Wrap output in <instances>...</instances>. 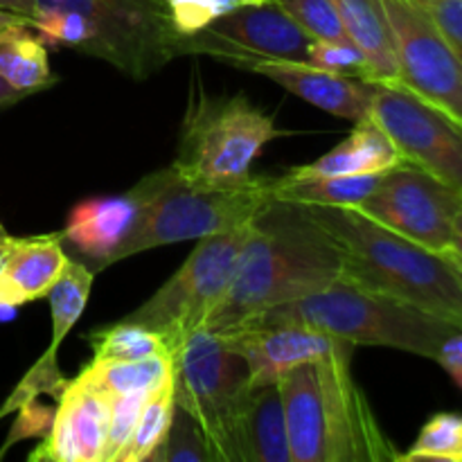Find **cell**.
<instances>
[{"label":"cell","instance_id":"obj_1","mask_svg":"<svg viewBox=\"0 0 462 462\" xmlns=\"http://www.w3.org/2000/svg\"><path fill=\"white\" fill-rule=\"evenodd\" d=\"M341 275V246L310 206L273 197L253 217L233 282L203 328L226 334L266 310L329 287Z\"/></svg>","mask_w":462,"mask_h":462},{"label":"cell","instance_id":"obj_2","mask_svg":"<svg viewBox=\"0 0 462 462\" xmlns=\"http://www.w3.org/2000/svg\"><path fill=\"white\" fill-rule=\"evenodd\" d=\"M355 343L341 341L278 382L287 415L291 462H400L352 374Z\"/></svg>","mask_w":462,"mask_h":462},{"label":"cell","instance_id":"obj_3","mask_svg":"<svg viewBox=\"0 0 462 462\" xmlns=\"http://www.w3.org/2000/svg\"><path fill=\"white\" fill-rule=\"evenodd\" d=\"M343 253V280L462 328V284L445 255L429 251L359 208L310 206Z\"/></svg>","mask_w":462,"mask_h":462},{"label":"cell","instance_id":"obj_4","mask_svg":"<svg viewBox=\"0 0 462 462\" xmlns=\"http://www.w3.org/2000/svg\"><path fill=\"white\" fill-rule=\"evenodd\" d=\"M275 183L278 176L251 174L228 188H199L180 179L171 165L152 171L134 185L138 219L111 264L149 248L242 228L275 197Z\"/></svg>","mask_w":462,"mask_h":462},{"label":"cell","instance_id":"obj_5","mask_svg":"<svg viewBox=\"0 0 462 462\" xmlns=\"http://www.w3.org/2000/svg\"><path fill=\"white\" fill-rule=\"evenodd\" d=\"M248 323L307 325L355 346L395 347L427 359H433L440 343L458 328L343 278L300 300L266 310Z\"/></svg>","mask_w":462,"mask_h":462},{"label":"cell","instance_id":"obj_6","mask_svg":"<svg viewBox=\"0 0 462 462\" xmlns=\"http://www.w3.org/2000/svg\"><path fill=\"white\" fill-rule=\"evenodd\" d=\"M273 116L246 95H208L192 88L179 134L176 158L179 176L199 188H228L251 176L262 149L282 138Z\"/></svg>","mask_w":462,"mask_h":462},{"label":"cell","instance_id":"obj_7","mask_svg":"<svg viewBox=\"0 0 462 462\" xmlns=\"http://www.w3.org/2000/svg\"><path fill=\"white\" fill-rule=\"evenodd\" d=\"M251 370L217 332L201 328L174 352V404L201 427L215 462H239L237 422Z\"/></svg>","mask_w":462,"mask_h":462},{"label":"cell","instance_id":"obj_8","mask_svg":"<svg viewBox=\"0 0 462 462\" xmlns=\"http://www.w3.org/2000/svg\"><path fill=\"white\" fill-rule=\"evenodd\" d=\"M251 221L242 228L199 239L180 269L125 319L161 334L174 355L189 334L206 325L208 316L228 291L251 233Z\"/></svg>","mask_w":462,"mask_h":462},{"label":"cell","instance_id":"obj_9","mask_svg":"<svg viewBox=\"0 0 462 462\" xmlns=\"http://www.w3.org/2000/svg\"><path fill=\"white\" fill-rule=\"evenodd\" d=\"M36 9H70L88 23V57L111 63L131 79H147L183 54L165 0H34Z\"/></svg>","mask_w":462,"mask_h":462},{"label":"cell","instance_id":"obj_10","mask_svg":"<svg viewBox=\"0 0 462 462\" xmlns=\"http://www.w3.org/2000/svg\"><path fill=\"white\" fill-rule=\"evenodd\" d=\"M370 117L388 134L406 162L462 194V122L400 84L377 81Z\"/></svg>","mask_w":462,"mask_h":462},{"label":"cell","instance_id":"obj_11","mask_svg":"<svg viewBox=\"0 0 462 462\" xmlns=\"http://www.w3.org/2000/svg\"><path fill=\"white\" fill-rule=\"evenodd\" d=\"M462 194L413 162H400L359 206L364 215L393 233L445 255L451 248Z\"/></svg>","mask_w":462,"mask_h":462},{"label":"cell","instance_id":"obj_12","mask_svg":"<svg viewBox=\"0 0 462 462\" xmlns=\"http://www.w3.org/2000/svg\"><path fill=\"white\" fill-rule=\"evenodd\" d=\"M395 39L400 81L424 102L462 122V61L415 0H383Z\"/></svg>","mask_w":462,"mask_h":462},{"label":"cell","instance_id":"obj_13","mask_svg":"<svg viewBox=\"0 0 462 462\" xmlns=\"http://www.w3.org/2000/svg\"><path fill=\"white\" fill-rule=\"evenodd\" d=\"M311 36L275 0L246 5L183 41V54H210L237 66L246 59L305 61Z\"/></svg>","mask_w":462,"mask_h":462},{"label":"cell","instance_id":"obj_14","mask_svg":"<svg viewBox=\"0 0 462 462\" xmlns=\"http://www.w3.org/2000/svg\"><path fill=\"white\" fill-rule=\"evenodd\" d=\"M219 337L244 356L251 370V386L278 383L293 368L323 359L343 341L296 323H246Z\"/></svg>","mask_w":462,"mask_h":462},{"label":"cell","instance_id":"obj_15","mask_svg":"<svg viewBox=\"0 0 462 462\" xmlns=\"http://www.w3.org/2000/svg\"><path fill=\"white\" fill-rule=\"evenodd\" d=\"M111 397L72 379L59 395L50 431L30 460L102 462L106 445Z\"/></svg>","mask_w":462,"mask_h":462},{"label":"cell","instance_id":"obj_16","mask_svg":"<svg viewBox=\"0 0 462 462\" xmlns=\"http://www.w3.org/2000/svg\"><path fill=\"white\" fill-rule=\"evenodd\" d=\"M235 68L269 77L271 81L310 102L311 106L346 117L355 125L370 117V104H373L377 81L338 75V72L323 70L311 63L284 61V59H246Z\"/></svg>","mask_w":462,"mask_h":462},{"label":"cell","instance_id":"obj_17","mask_svg":"<svg viewBox=\"0 0 462 462\" xmlns=\"http://www.w3.org/2000/svg\"><path fill=\"white\" fill-rule=\"evenodd\" d=\"M138 212L140 201L134 188L117 197L84 199L68 215L61 230L63 242H70L97 273L111 266L113 253L134 230Z\"/></svg>","mask_w":462,"mask_h":462},{"label":"cell","instance_id":"obj_18","mask_svg":"<svg viewBox=\"0 0 462 462\" xmlns=\"http://www.w3.org/2000/svg\"><path fill=\"white\" fill-rule=\"evenodd\" d=\"M63 235L48 233L16 237L0 266V305L23 307L50 293L68 264Z\"/></svg>","mask_w":462,"mask_h":462},{"label":"cell","instance_id":"obj_19","mask_svg":"<svg viewBox=\"0 0 462 462\" xmlns=\"http://www.w3.org/2000/svg\"><path fill=\"white\" fill-rule=\"evenodd\" d=\"M239 462H291L287 415L278 383L251 386L237 422Z\"/></svg>","mask_w":462,"mask_h":462},{"label":"cell","instance_id":"obj_20","mask_svg":"<svg viewBox=\"0 0 462 462\" xmlns=\"http://www.w3.org/2000/svg\"><path fill=\"white\" fill-rule=\"evenodd\" d=\"M404 162L386 131L368 117L356 122L341 144L316 158L310 165L293 167V174L307 176H364L386 174L388 170Z\"/></svg>","mask_w":462,"mask_h":462},{"label":"cell","instance_id":"obj_21","mask_svg":"<svg viewBox=\"0 0 462 462\" xmlns=\"http://www.w3.org/2000/svg\"><path fill=\"white\" fill-rule=\"evenodd\" d=\"M334 3L350 41L368 59L373 79L397 84L400 66H397L395 39L383 0H334Z\"/></svg>","mask_w":462,"mask_h":462},{"label":"cell","instance_id":"obj_22","mask_svg":"<svg viewBox=\"0 0 462 462\" xmlns=\"http://www.w3.org/2000/svg\"><path fill=\"white\" fill-rule=\"evenodd\" d=\"M382 176L383 174L307 176L287 171V174L278 176L275 199L302 203V206L359 208L377 189Z\"/></svg>","mask_w":462,"mask_h":462},{"label":"cell","instance_id":"obj_23","mask_svg":"<svg viewBox=\"0 0 462 462\" xmlns=\"http://www.w3.org/2000/svg\"><path fill=\"white\" fill-rule=\"evenodd\" d=\"M0 79L27 97L59 81L50 68L48 43L34 27L0 41Z\"/></svg>","mask_w":462,"mask_h":462},{"label":"cell","instance_id":"obj_24","mask_svg":"<svg viewBox=\"0 0 462 462\" xmlns=\"http://www.w3.org/2000/svg\"><path fill=\"white\" fill-rule=\"evenodd\" d=\"M174 370V355H158L135 361H90L79 382L106 397L152 391Z\"/></svg>","mask_w":462,"mask_h":462},{"label":"cell","instance_id":"obj_25","mask_svg":"<svg viewBox=\"0 0 462 462\" xmlns=\"http://www.w3.org/2000/svg\"><path fill=\"white\" fill-rule=\"evenodd\" d=\"M171 413H174V370L152 388L147 395L140 418L135 422L134 433L125 449L117 454L116 462H144L153 454L170 429Z\"/></svg>","mask_w":462,"mask_h":462},{"label":"cell","instance_id":"obj_26","mask_svg":"<svg viewBox=\"0 0 462 462\" xmlns=\"http://www.w3.org/2000/svg\"><path fill=\"white\" fill-rule=\"evenodd\" d=\"M88 343L95 361H135L171 355L161 334L126 319L93 329L88 334Z\"/></svg>","mask_w":462,"mask_h":462},{"label":"cell","instance_id":"obj_27","mask_svg":"<svg viewBox=\"0 0 462 462\" xmlns=\"http://www.w3.org/2000/svg\"><path fill=\"white\" fill-rule=\"evenodd\" d=\"M95 271L86 262L68 260L54 287L50 289V311H52V346L50 352H57L63 338L68 337L77 320L81 319L93 289Z\"/></svg>","mask_w":462,"mask_h":462},{"label":"cell","instance_id":"obj_28","mask_svg":"<svg viewBox=\"0 0 462 462\" xmlns=\"http://www.w3.org/2000/svg\"><path fill=\"white\" fill-rule=\"evenodd\" d=\"M411 460L462 462V415L436 413L429 418L411 449L400 454V462Z\"/></svg>","mask_w":462,"mask_h":462},{"label":"cell","instance_id":"obj_29","mask_svg":"<svg viewBox=\"0 0 462 462\" xmlns=\"http://www.w3.org/2000/svg\"><path fill=\"white\" fill-rule=\"evenodd\" d=\"M215 462L210 445H208L206 436H203L201 427L197 420L188 413L185 409L174 404V413H171L170 429H167L165 438L161 445L153 449L149 456V462Z\"/></svg>","mask_w":462,"mask_h":462},{"label":"cell","instance_id":"obj_30","mask_svg":"<svg viewBox=\"0 0 462 462\" xmlns=\"http://www.w3.org/2000/svg\"><path fill=\"white\" fill-rule=\"evenodd\" d=\"M311 39L346 41L350 39L343 27L341 14L334 0H275Z\"/></svg>","mask_w":462,"mask_h":462},{"label":"cell","instance_id":"obj_31","mask_svg":"<svg viewBox=\"0 0 462 462\" xmlns=\"http://www.w3.org/2000/svg\"><path fill=\"white\" fill-rule=\"evenodd\" d=\"M165 3L174 30L188 39L210 27L219 18L233 14L235 9L262 3V0H165Z\"/></svg>","mask_w":462,"mask_h":462},{"label":"cell","instance_id":"obj_32","mask_svg":"<svg viewBox=\"0 0 462 462\" xmlns=\"http://www.w3.org/2000/svg\"><path fill=\"white\" fill-rule=\"evenodd\" d=\"M307 63L316 68H323V70L338 72V75L347 77H361V79H373V72H370L368 59L361 52V48H356V43H352L350 39L346 41H311L310 52H307Z\"/></svg>","mask_w":462,"mask_h":462},{"label":"cell","instance_id":"obj_33","mask_svg":"<svg viewBox=\"0 0 462 462\" xmlns=\"http://www.w3.org/2000/svg\"><path fill=\"white\" fill-rule=\"evenodd\" d=\"M149 393L152 391L126 393V395L111 397V418H108V433L106 445H104L102 462H116L117 454L125 449L131 433H134L135 422H138L140 411H143Z\"/></svg>","mask_w":462,"mask_h":462},{"label":"cell","instance_id":"obj_34","mask_svg":"<svg viewBox=\"0 0 462 462\" xmlns=\"http://www.w3.org/2000/svg\"><path fill=\"white\" fill-rule=\"evenodd\" d=\"M462 61V0H415Z\"/></svg>","mask_w":462,"mask_h":462},{"label":"cell","instance_id":"obj_35","mask_svg":"<svg viewBox=\"0 0 462 462\" xmlns=\"http://www.w3.org/2000/svg\"><path fill=\"white\" fill-rule=\"evenodd\" d=\"M433 361L440 364V368L449 374L451 382L462 391V328H456L454 332L440 343Z\"/></svg>","mask_w":462,"mask_h":462},{"label":"cell","instance_id":"obj_36","mask_svg":"<svg viewBox=\"0 0 462 462\" xmlns=\"http://www.w3.org/2000/svg\"><path fill=\"white\" fill-rule=\"evenodd\" d=\"M32 27H34V21H32L30 16H23V14H14V12H5V9H0V41L16 34V32L32 30Z\"/></svg>","mask_w":462,"mask_h":462},{"label":"cell","instance_id":"obj_37","mask_svg":"<svg viewBox=\"0 0 462 462\" xmlns=\"http://www.w3.org/2000/svg\"><path fill=\"white\" fill-rule=\"evenodd\" d=\"M0 9L14 14H23V16H34V0H0Z\"/></svg>","mask_w":462,"mask_h":462},{"label":"cell","instance_id":"obj_38","mask_svg":"<svg viewBox=\"0 0 462 462\" xmlns=\"http://www.w3.org/2000/svg\"><path fill=\"white\" fill-rule=\"evenodd\" d=\"M25 97H27L25 93H18V90H14L12 86L5 84V81L0 79V111L7 106H14V104L23 102Z\"/></svg>","mask_w":462,"mask_h":462},{"label":"cell","instance_id":"obj_39","mask_svg":"<svg viewBox=\"0 0 462 462\" xmlns=\"http://www.w3.org/2000/svg\"><path fill=\"white\" fill-rule=\"evenodd\" d=\"M447 253H454V255H458L462 260V208L454 221V237H451V248Z\"/></svg>","mask_w":462,"mask_h":462},{"label":"cell","instance_id":"obj_40","mask_svg":"<svg viewBox=\"0 0 462 462\" xmlns=\"http://www.w3.org/2000/svg\"><path fill=\"white\" fill-rule=\"evenodd\" d=\"M14 242H16V237L14 235L7 233V228H5V224L0 221V266H3L5 257H7V253L12 251Z\"/></svg>","mask_w":462,"mask_h":462},{"label":"cell","instance_id":"obj_41","mask_svg":"<svg viewBox=\"0 0 462 462\" xmlns=\"http://www.w3.org/2000/svg\"><path fill=\"white\" fill-rule=\"evenodd\" d=\"M445 257H447V260H449L451 269H454V273L458 275V280H460V284H462V260H460L458 255H454V253H445Z\"/></svg>","mask_w":462,"mask_h":462}]
</instances>
